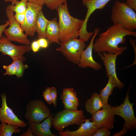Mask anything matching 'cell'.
Segmentation results:
<instances>
[{
	"label": "cell",
	"mask_w": 136,
	"mask_h": 136,
	"mask_svg": "<svg viewBox=\"0 0 136 136\" xmlns=\"http://www.w3.org/2000/svg\"><path fill=\"white\" fill-rule=\"evenodd\" d=\"M28 1L27 0H21L17 1L14 5L10 4L6 8V10H9L15 13H20L26 12Z\"/></svg>",
	"instance_id": "obj_23"
},
{
	"label": "cell",
	"mask_w": 136,
	"mask_h": 136,
	"mask_svg": "<svg viewBox=\"0 0 136 136\" xmlns=\"http://www.w3.org/2000/svg\"><path fill=\"white\" fill-rule=\"evenodd\" d=\"M3 69L6 70V72L4 74V75H15L16 69L15 64L14 62L8 65H4L3 66Z\"/></svg>",
	"instance_id": "obj_28"
},
{
	"label": "cell",
	"mask_w": 136,
	"mask_h": 136,
	"mask_svg": "<svg viewBox=\"0 0 136 136\" xmlns=\"http://www.w3.org/2000/svg\"><path fill=\"white\" fill-rule=\"evenodd\" d=\"M6 13L9 21V26L5 29L4 32L6 38L10 41L29 45L30 41L24 34L20 25L16 20L14 12L9 10H6Z\"/></svg>",
	"instance_id": "obj_7"
},
{
	"label": "cell",
	"mask_w": 136,
	"mask_h": 136,
	"mask_svg": "<svg viewBox=\"0 0 136 136\" xmlns=\"http://www.w3.org/2000/svg\"><path fill=\"white\" fill-rule=\"evenodd\" d=\"M4 1L5 2H10L12 4V5H14L19 0H4Z\"/></svg>",
	"instance_id": "obj_39"
},
{
	"label": "cell",
	"mask_w": 136,
	"mask_h": 136,
	"mask_svg": "<svg viewBox=\"0 0 136 136\" xmlns=\"http://www.w3.org/2000/svg\"><path fill=\"white\" fill-rule=\"evenodd\" d=\"M110 0H82L83 5L87 9L85 20L88 21L90 16L96 10L103 9Z\"/></svg>",
	"instance_id": "obj_20"
},
{
	"label": "cell",
	"mask_w": 136,
	"mask_h": 136,
	"mask_svg": "<svg viewBox=\"0 0 136 136\" xmlns=\"http://www.w3.org/2000/svg\"><path fill=\"white\" fill-rule=\"evenodd\" d=\"M60 30L58 23L55 18L48 23L46 31V38L49 43H53L60 45L59 40Z\"/></svg>",
	"instance_id": "obj_18"
},
{
	"label": "cell",
	"mask_w": 136,
	"mask_h": 136,
	"mask_svg": "<svg viewBox=\"0 0 136 136\" xmlns=\"http://www.w3.org/2000/svg\"><path fill=\"white\" fill-rule=\"evenodd\" d=\"M124 3L128 7L136 11V0H126Z\"/></svg>",
	"instance_id": "obj_33"
},
{
	"label": "cell",
	"mask_w": 136,
	"mask_h": 136,
	"mask_svg": "<svg viewBox=\"0 0 136 136\" xmlns=\"http://www.w3.org/2000/svg\"><path fill=\"white\" fill-rule=\"evenodd\" d=\"M28 1L36 4L39 6H43L45 4L44 0H27Z\"/></svg>",
	"instance_id": "obj_37"
},
{
	"label": "cell",
	"mask_w": 136,
	"mask_h": 136,
	"mask_svg": "<svg viewBox=\"0 0 136 136\" xmlns=\"http://www.w3.org/2000/svg\"><path fill=\"white\" fill-rule=\"evenodd\" d=\"M54 115L52 114L41 123L28 121L27 123L34 136H56L53 134L50 129L52 125V119Z\"/></svg>",
	"instance_id": "obj_15"
},
{
	"label": "cell",
	"mask_w": 136,
	"mask_h": 136,
	"mask_svg": "<svg viewBox=\"0 0 136 136\" xmlns=\"http://www.w3.org/2000/svg\"><path fill=\"white\" fill-rule=\"evenodd\" d=\"M67 0H44V4L51 10H56L62 4L66 2Z\"/></svg>",
	"instance_id": "obj_26"
},
{
	"label": "cell",
	"mask_w": 136,
	"mask_h": 136,
	"mask_svg": "<svg viewBox=\"0 0 136 136\" xmlns=\"http://www.w3.org/2000/svg\"><path fill=\"white\" fill-rule=\"evenodd\" d=\"M62 93L69 100L78 106H79V102L77 94L73 88H65L63 90Z\"/></svg>",
	"instance_id": "obj_24"
},
{
	"label": "cell",
	"mask_w": 136,
	"mask_h": 136,
	"mask_svg": "<svg viewBox=\"0 0 136 136\" xmlns=\"http://www.w3.org/2000/svg\"><path fill=\"white\" fill-rule=\"evenodd\" d=\"M85 42L80 38H72L61 43L56 50L61 52L68 61L78 65L81 54L86 47Z\"/></svg>",
	"instance_id": "obj_6"
},
{
	"label": "cell",
	"mask_w": 136,
	"mask_h": 136,
	"mask_svg": "<svg viewBox=\"0 0 136 136\" xmlns=\"http://www.w3.org/2000/svg\"><path fill=\"white\" fill-rule=\"evenodd\" d=\"M1 123L0 124V136H12L14 133L20 132L21 129H18V126Z\"/></svg>",
	"instance_id": "obj_22"
},
{
	"label": "cell",
	"mask_w": 136,
	"mask_h": 136,
	"mask_svg": "<svg viewBox=\"0 0 136 136\" xmlns=\"http://www.w3.org/2000/svg\"><path fill=\"white\" fill-rule=\"evenodd\" d=\"M98 35L97 38L93 43L94 51L98 54L106 52L108 54H116L123 53L126 49V47H118L119 44L125 42V37L132 36L135 37L136 32L128 31L119 25L113 24L109 27L106 31Z\"/></svg>",
	"instance_id": "obj_1"
},
{
	"label": "cell",
	"mask_w": 136,
	"mask_h": 136,
	"mask_svg": "<svg viewBox=\"0 0 136 136\" xmlns=\"http://www.w3.org/2000/svg\"><path fill=\"white\" fill-rule=\"evenodd\" d=\"M37 40L41 48H46L48 47L49 43L45 38H39Z\"/></svg>",
	"instance_id": "obj_34"
},
{
	"label": "cell",
	"mask_w": 136,
	"mask_h": 136,
	"mask_svg": "<svg viewBox=\"0 0 136 136\" xmlns=\"http://www.w3.org/2000/svg\"><path fill=\"white\" fill-rule=\"evenodd\" d=\"M42 7L28 2L25 20L23 24L21 25L27 36H34L37 16L40 11L42 10Z\"/></svg>",
	"instance_id": "obj_10"
},
{
	"label": "cell",
	"mask_w": 136,
	"mask_h": 136,
	"mask_svg": "<svg viewBox=\"0 0 136 136\" xmlns=\"http://www.w3.org/2000/svg\"><path fill=\"white\" fill-rule=\"evenodd\" d=\"M21 136H34L32 131L30 127L29 126L27 131L26 132H24L22 134H21Z\"/></svg>",
	"instance_id": "obj_38"
},
{
	"label": "cell",
	"mask_w": 136,
	"mask_h": 136,
	"mask_svg": "<svg viewBox=\"0 0 136 136\" xmlns=\"http://www.w3.org/2000/svg\"><path fill=\"white\" fill-rule=\"evenodd\" d=\"M105 106L99 94L95 92L93 93L91 97L85 103L86 111L91 115L101 109Z\"/></svg>",
	"instance_id": "obj_19"
},
{
	"label": "cell",
	"mask_w": 136,
	"mask_h": 136,
	"mask_svg": "<svg viewBox=\"0 0 136 136\" xmlns=\"http://www.w3.org/2000/svg\"><path fill=\"white\" fill-rule=\"evenodd\" d=\"M49 20L45 17L42 10L38 13L36 23V32L39 39L46 38V31Z\"/></svg>",
	"instance_id": "obj_21"
},
{
	"label": "cell",
	"mask_w": 136,
	"mask_h": 136,
	"mask_svg": "<svg viewBox=\"0 0 136 136\" xmlns=\"http://www.w3.org/2000/svg\"><path fill=\"white\" fill-rule=\"evenodd\" d=\"M102 108L92 115L90 120L100 128L106 127L110 130L112 129L115 121V115L112 106L109 104Z\"/></svg>",
	"instance_id": "obj_11"
},
{
	"label": "cell",
	"mask_w": 136,
	"mask_h": 136,
	"mask_svg": "<svg viewBox=\"0 0 136 136\" xmlns=\"http://www.w3.org/2000/svg\"><path fill=\"white\" fill-rule=\"evenodd\" d=\"M2 105L0 108V121L10 125L18 127H26L27 124L24 121L19 119L12 110L8 106L6 94H1Z\"/></svg>",
	"instance_id": "obj_12"
},
{
	"label": "cell",
	"mask_w": 136,
	"mask_h": 136,
	"mask_svg": "<svg viewBox=\"0 0 136 136\" xmlns=\"http://www.w3.org/2000/svg\"><path fill=\"white\" fill-rule=\"evenodd\" d=\"M85 116L82 110H64L56 113L52 120V125L59 132L71 125H80L84 121Z\"/></svg>",
	"instance_id": "obj_5"
},
{
	"label": "cell",
	"mask_w": 136,
	"mask_h": 136,
	"mask_svg": "<svg viewBox=\"0 0 136 136\" xmlns=\"http://www.w3.org/2000/svg\"><path fill=\"white\" fill-rule=\"evenodd\" d=\"M60 99L62 100L64 105V110H77L78 106L75 105L67 98L62 93L60 95Z\"/></svg>",
	"instance_id": "obj_27"
},
{
	"label": "cell",
	"mask_w": 136,
	"mask_h": 136,
	"mask_svg": "<svg viewBox=\"0 0 136 136\" xmlns=\"http://www.w3.org/2000/svg\"><path fill=\"white\" fill-rule=\"evenodd\" d=\"M30 46L31 50L34 52H38L41 48L37 40L33 41Z\"/></svg>",
	"instance_id": "obj_35"
},
{
	"label": "cell",
	"mask_w": 136,
	"mask_h": 136,
	"mask_svg": "<svg viewBox=\"0 0 136 136\" xmlns=\"http://www.w3.org/2000/svg\"><path fill=\"white\" fill-rule=\"evenodd\" d=\"M131 86L130 85L123 103L118 106L112 107L115 115L120 116L124 121L123 129L113 136L124 135L128 131L136 128V118L133 109L134 103H130L129 98V93Z\"/></svg>",
	"instance_id": "obj_4"
},
{
	"label": "cell",
	"mask_w": 136,
	"mask_h": 136,
	"mask_svg": "<svg viewBox=\"0 0 136 136\" xmlns=\"http://www.w3.org/2000/svg\"><path fill=\"white\" fill-rule=\"evenodd\" d=\"M123 53H119L116 54H108L104 52L99 53V55L103 61L105 66L107 77L112 76L117 80H119L116 73V62L117 56Z\"/></svg>",
	"instance_id": "obj_17"
},
{
	"label": "cell",
	"mask_w": 136,
	"mask_h": 136,
	"mask_svg": "<svg viewBox=\"0 0 136 136\" xmlns=\"http://www.w3.org/2000/svg\"><path fill=\"white\" fill-rule=\"evenodd\" d=\"M108 80L105 86L100 91L99 94L105 106L109 105L108 100L109 97L111 95L115 87L118 89H122L124 84L119 80L116 79L112 76H109Z\"/></svg>",
	"instance_id": "obj_16"
},
{
	"label": "cell",
	"mask_w": 136,
	"mask_h": 136,
	"mask_svg": "<svg viewBox=\"0 0 136 136\" xmlns=\"http://www.w3.org/2000/svg\"><path fill=\"white\" fill-rule=\"evenodd\" d=\"M90 119H85L84 123L80 125L76 130L71 131L67 130L64 131L59 132L60 136H93L96 131L100 128L93 122L90 121Z\"/></svg>",
	"instance_id": "obj_14"
},
{
	"label": "cell",
	"mask_w": 136,
	"mask_h": 136,
	"mask_svg": "<svg viewBox=\"0 0 136 136\" xmlns=\"http://www.w3.org/2000/svg\"><path fill=\"white\" fill-rule=\"evenodd\" d=\"M16 67V76L18 78L22 77L23 75L24 70L28 67L26 64H24L23 60L19 59L13 60Z\"/></svg>",
	"instance_id": "obj_25"
},
{
	"label": "cell",
	"mask_w": 136,
	"mask_h": 136,
	"mask_svg": "<svg viewBox=\"0 0 136 136\" xmlns=\"http://www.w3.org/2000/svg\"><path fill=\"white\" fill-rule=\"evenodd\" d=\"M111 132L110 130L106 127H101L98 129L93 136H109Z\"/></svg>",
	"instance_id": "obj_30"
},
{
	"label": "cell",
	"mask_w": 136,
	"mask_h": 136,
	"mask_svg": "<svg viewBox=\"0 0 136 136\" xmlns=\"http://www.w3.org/2000/svg\"><path fill=\"white\" fill-rule=\"evenodd\" d=\"M31 50L30 46H17L12 43L5 36L0 39V52L4 55L10 57L13 60L19 59L25 60L23 54Z\"/></svg>",
	"instance_id": "obj_9"
},
{
	"label": "cell",
	"mask_w": 136,
	"mask_h": 136,
	"mask_svg": "<svg viewBox=\"0 0 136 136\" xmlns=\"http://www.w3.org/2000/svg\"><path fill=\"white\" fill-rule=\"evenodd\" d=\"M26 109L25 118L35 122L40 123L51 114L50 109L39 99L30 101L27 105Z\"/></svg>",
	"instance_id": "obj_8"
},
{
	"label": "cell",
	"mask_w": 136,
	"mask_h": 136,
	"mask_svg": "<svg viewBox=\"0 0 136 136\" xmlns=\"http://www.w3.org/2000/svg\"><path fill=\"white\" fill-rule=\"evenodd\" d=\"M6 22L4 24L0 25V39L2 37V33L6 28L9 25V21L8 20L5 21Z\"/></svg>",
	"instance_id": "obj_36"
},
{
	"label": "cell",
	"mask_w": 136,
	"mask_h": 136,
	"mask_svg": "<svg viewBox=\"0 0 136 136\" xmlns=\"http://www.w3.org/2000/svg\"><path fill=\"white\" fill-rule=\"evenodd\" d=\"M43 97L45 101L50 105L52 104V101L50 93V87H47L43 93Z\"/></svg>",
	"instance_id": "obj_31"
},
{
	"label": "cell",
	"mask_w": 136,
	"mask_h": 136,
	"mask_svg": "<svg viewBox=\"0 0 136 136\" xmlns=\"http://www.w3.org/2000/svg\"><path fill=\"white\" fill-rule=\"evenodd\" d=\"M100 30L99 28H96L94 29V34L89 45L81 54L79 63L78 65L79 67L82 68L90 67L96 71L99 70L101 68V64L95 61L92 55L93 43L95 38Z\"/></svg>",
	"instance_id": "obj_13"
},
{
	"label": "cell",
	"mask_w": 136,
	"mask_h": 136,
	"mask_svg": "<svg viewBox=\"0 0 136 136\" xmlns=\"http://www.w3.org/2000/svg\"><path fill=\"white\" fill-rule=\"evenodd\" d=\"M50 93L52 104L54 107L57 105V91L56 88L54 87H50Z\"/></svg>",
	"instance_id": "obj_29"
},
{
	"label": "cell",
	"mask_w": 136,
	"mask_h": 136,
	"mask_svg": "<svg viewBox=\"0 0 136 136\" xmlns=\"http://www.w3.org/2000/svg\"><path fill=\"white\" fill-rule=\"evenodd\" d=\"M25 12L20 13H15L14 15V18L16 21L20 25L23 23L25 18Z\"/></svg>",
	"instance_id": "obj_32"
},
{
	"label": "cell",
	"mask_w": 136,
	"mask_h": 136,
	"mask_svg": "<svg viewBox=\"0 0 136 136\" xmlns=\"http://www.w3.org/2000/svg\"><path fill=\"white\" fill-rule=\"evenodd\" d=\"M56 10L59 18L60 42L61 43L72 38H77L84 20L71 15L67 2L61 4Z\"/></svg>",
	"instance_id": "obj_2"
},
{
	"label": "cell",
	"mask_w": 136,
	"mask_h": 136,
	"mask_svg": "<svg viewBox=\"0 0 136 136\" xmlns=\"http://www.w3.org/2000/svg\"><path fill=\"white\" fill-rule=\"evenodd\" d=\"M110 19L113 24L119 25L128 31H133L136 29V13L124 3L118 0L112 7Z\"/></svg>",
	"instance_id": "obj_3"
}]
</instances>
